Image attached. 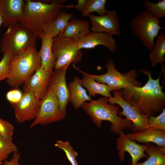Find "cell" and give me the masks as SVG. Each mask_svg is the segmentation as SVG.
I'll return each instance as SVG.
<instances>
[{"mask_svg": "<svg viewBox=\"0 0 165 165\" xmlns=\"http://www.w3.org/2000/svg\"><path fill=\"white\" fill-rule=\"evenodd\" d=\"M140 72L148 78L143 86H132L119 91L122 97L140 114L148 117L154 116L165 108V93L160 82L161 75L154 79L151 72L144 69Z\"/></svg>", "mask_w": 165, "mask_h": 165, "instance_id": "cell-1", "label": "cell"}, {"mask_svg": "<svg viewBox=\"0 0 165 165\" xmlns=\"http://www.w3.org/2000/svg\"><path fill=\"white\" fill-rule=\"evenodd\" d=\"M66 1L25 0L23 14L19 23L40 38L44 33V27L57 17Z\"/></svg>", "mask_w": 165, "mask_h": 165, "instance_id": "cell-2", "label": "cell"}, {"mask_svg": "<svg viewBox=\"0 0 165 165\" xmlns=\"http://www.w3.org/2000/svg\"><path fill=\"white\" fill-rule=\"evenodd\" d=\"M108 98L101 97L96 100L85 102L81 107L98 128L101 127L102 122L105 120L111 123L110 130L113 133L118 134L120 130L131 129L132 122L126 117L123 118L118 116L120 106L108 103Z\"/></svg>", "mask_w": 165, "mask_h": 165, "instance_id": "cell-3", "label": "cell"}, {"mask_svg": "<svg viewBox=\"0 0 165 165\" xmlns=\"http://www.w3.org/2000/svg\"><path fill=\"white\" fill-rule=\"evenodd\" d=\"M41 66L38 51L35 47H30L12 56L6 82L17 89Z\"/></svg>", "mask_w": 165, "mask_h": 165, "instance_id": "cell-4", "label": "cell"}, {"mask_svg": "<svg viewBox=\"0 0 165 165\" xmlns=\"http://www.w3.org/2000/svg\"><path fill=\"white\" fill-rule=\"evenodd\" d=\"M2 35L0 42V52L8 51L13 56L36 45L37 36L30 30L19 23L10 25Z\"/></svg>", "mask_w": 165, "mask_h": 165, "instance_id": "cell-5", "label": "cell"}, {"mask_svg": "<svg viewBox=\"0 0 165 165\" xmlns=\"http://www.w3.org/2000/svg\"><path fill=\"white\" fill-rule=\"evenodd\" d=\"M160 20L150 14L145 9L132 18L130 22L131 28L134 35L147 49L152 50L160 30L165 29L160 26Z\"/></svg>", "mask_w": 165, "mask_h": 165, "instance_id": "cell-6", "label": "cell"}, {"mask_svg": "<svg viewBox=\"0 0 165 165\" xmlns=\"http://www.w3.org/2000/svg\"><path fill=\"white\" fill-rule=\"evenodd\" d=\"M79 40L64 37L61 33L53 38L52 51L56 59L54 70L81 62L82 54L78 49Z\"/></svg>", "mask_w": 165, "mask_h": 165, "instance_id": "cell-7", "label": "cell"}, {"mask_svg": "<svg viewBox=\"0 0 165 165\" xmlns=\"http://www.w3.org/2000/svg\"><path fill=\"white\" fill-rule=\"evenodd\" d=\"M107 72L101 75L89 74L95 80L100 83H104L112 89L118 90L132 86H141L142 83L136 78L138 73L135 69H132L123 74L116 68L113 61L109 60L105 64Z\"/></svg>", "mask_w": 165, "mask_h": 165, "instance_id": "cell-8", "label": "cell"}, {"mask_svg": "<svg viewBox=\"0 0 165 165\" xmlns=\"http://www.w3.org/2000/svg\"><path fill=\"white\" fill-rule=\"evenodd\" d=\"M64 119L54 88L49 82L46 93L41 100L37 115L30 128L38 125H46Z\"/></svg>", "mask_w": 165, "mask_h": 165, "instance_id": "cell-9", "label": "cell"}, {"mask_svg": "<svg viewBox=\"0 0 165 165\" xmlns=\"http://www.w3.org/2000/svg\"><path fill=\"white\" fill-rule=\"evenodd\" d=\"M112 92L113 96L108 98V101L109 103L117 104L122 108L123 111H119L118 115L121 117L125 116L132 122L131 131L140 132L145 130L148 126V117L140 114L124 100L119 90H114Z\"/></svg>", "mask_w": 165, "mask_h": 165, "instance_id": "cell-10", "label": "cell"}, {"mask_svg": "<svg viewBox=\"0 0 165 165\" xmlns=\"http://www.w3.org/2000/svg\"><path fill=\"white\" fill-rule=\"evenodd\" d=\"M41 102V100H37L32 91H24L20 101L12 105L17 121L22 123L35 119Z\"/></svg>", "mask_w": 165, "mask_h": 165, "instance_id": "cell-11", "label": "cell"}, {"mask_svg": "<svg viewBox=\"0 0 165 165\" xmlns=\"http://www.w3.org/2000/svg\"><path fill=\"white\" fill-rule=\"evenodd\" d=\"M118 134L119 136L116 140V149L118 150L117 153L120 161H123L124 159L126 152H128L132 158L130 165H135L142 157L148 158V156L144 152L148 147L149 143L145 145L139 144L135 141L129 138L122 130L120 131Z\"/></svg>", "mask_w": 165, "mask_h": 165, "instance_id": "cell-12", "label": "cell"}, {"mask_svg": "<svg viewBox=\"0 0 165 165\" xmlns=\"http://www.w3.org/2000/svg\"><path fill=\"white\" fill-rule=\"evenodd\" d=\"M91 32H105L112 36L121 35L120 23L118 16L115 10H108L102 16L90 14Z\"/></svg>", "mask_w": 165, "mask_h": 165, "instance_id": "cell-13", "label": "cell"}, {"mask_svg": "<svg viewBox=\"0 0 165 165\" xmlns=\"http://www.w3.org/2000/svg\"><path fill=\"white\" fill-rule=\"evenodd\" d=\"M68 66L67 65L59 70L53 71L49 82L54 88L59 102L60 109L64 119L70 96V90L66 80V74Z\"/></svg>", "mask_w": 165, "mask_h": 165, "instance_id": "cell-14", "label": "cell"}, {"mask_svg": "<svg viewBox=\"0 0 165 165\" xmlns=\"http://www.w3.org/2000/svg\"><path fill=\"white\" fill-rule=\"evenodd\" d=\"M53 71H45L41 66L24 83V91H32L37 100H41L47 91Z\"/></svg>", "mask_w": 165, "mask_h": 165, "instance_id": "cell-15", "label": "cell"}, {"mask_svg": "<svg viewBox=\"0 0 165 165\" xmlns=\"http://www.w3.org/2000/svg\"><path fill=\"white\" fill-rule=\"evenodd\" d=\"M24 2L23 0H0V14L3 26L8 27L19 22L23 14Z\"/></svg>", "mask_w": 165, "mask_h": 165, "instance_id": "cell-16", "label": "cell"}, {"mask_svg": "<svg viewBox=\"0 0 165 165\" xmlns=\"http://www.w3.org/2000/svg\"><path fill=\"white\" fill-rule=\"evenodd\" d=\"M100 45L105 46L112 53L117 50V43L112 36L106 33L97 32H91L79 41L78 49H92Z\"/></svg>", "mask_w": 165, "mask_h": 165, "instance_id": "cell-17", "label": "cell"}, {"mask_svg": "<svg viewBox=\"0 0 165 165\" xmlns=\"http://www.w3.org/2000/svg\"><path fill=\"white\" fill-rule=\"evenodd\" d=\"M40 38L42 45L39 52L42 66L46 71H52L55 66L56 59L52 51L53 34L52 32L43 33Z\"/></svg>", "mask_w": 165, "mask_h": 165, "instance_id": "cell-18", "label": "cell"}, {"mask_svg": "<svg viewBox=\"0 0 165 165\" xmlns=\"http://www.w3.org/2000/svg\"><path fill=\"white\" fill-rule=\"evenodd\" d=\"M72 65L73 68L78 70L83 75V78L81 79V84L82 86L87 89L88 95L90 97L95 96L97 94L108 98L112 97L110 93L113 90L112 89L105 83L97 82L89 74L80 70L75 64Z\"/></svg>", "mask_w": 165, "mask_h": 165, "instance_id": "cell-19", "label": "cell"}, {"mask_svg": "<svg viewBox=\"0 0 165 165\" xmlns=\"http://www.w3.org/2000/svg\"><path fill=\"white\" fill-rule=\"evenodd\" d=\"M126 135L130 139L140 143L152 142L158 146L165 147V130L149 129L143 132H133Z\"/></svg>", "mask_w": 165, "mask_h": 165, "instance_id": "cell-20", "label": "cell"}, {"mask_svg": "<svg viewBox=\"0 0 165 165\" xmlns=\"http://www.w3.org/2000/svg\"><path fill=\"white\" fill-rule=\"evenodd\" d=\"M90 32L88 21L77 18L70 20L64 31L61 33L64 37L79 41Z\"/></svg>", "mask_w": 165, "mask_h": 165, "instance_id": "cell-21", "label": "cell"}, {"mask_svg": "<svg viewBox=\"0 0 165 165\" xmlns=\"http://www.w3.org/2000/svg\"><path fill=\"white\" fill-rule=\"evenodd\" d=\"M68 86L70 92L69 101L76 110L78 109L86 101L93 100L82 86L81 79L79 77L75 76Z\"/></svg>", "mask_w": 165, "mask_h": 165, "instance_id": "cell-22", "label": "cell"}, {"mask_svg": "<svg viewBox=\"0 0 165 165\" xmlns=\"http://www.w3.org/2000/svg\"><path fill=\"white\" fill-rule=\"evenodd\" d=\"M73 19V13H67L64 10H62L55 19L44 27V33L52 32L53 38L56 37L63 32L69 21Z\"/></svg>", "mask_w": 165, "mask_h": 165, "instance_id": "cell-23", "label": "cell"}, {"mask_svg": "<svg viewBox=\"0 0 165 165\" xmlns=\"http://www.w3.org/2000/svg\"><path fill=\"white\" fill-rule=\"evenodd\" d=\"M153 50L150 51L149 58L152 68L157 64L161 65L165 62V34L161 32L157 36Z\"/></svg>", "mask_w": 165, "mask_h": 165, "instance_id": "cell-24", "label": "cell"}, {"mask_svg": "<svg viewBox=\"0 0 165 165\" xmlns=\"http://www.w3.org/2000/svg\"><path fill=\"white\" fill-rule=\"evenodd\" d=\"M145 152L148 156L147 160L141 163H137L135 165H165V155L158 151L153 145L149 143Z\"/></svg>", "mask_w": 165, "mask_h": 165, "instance_id": "cell-25", "label": "cell"}, {"mask_svg": "<svg viewBox=\"0 0 165 165\" xmlns=\"http://www.w3.org/2000/svg\"><path fill=\"white\" fill-rule=\"evenodd\" d=\"M106 0H87L82 10V16H88L93 12H96L99 16L105 14L108 11L106 8Z\"/></svg>", "mask_w": 165, "mask_h": 165, "instance_id": "cell-26", "label": "cell"}, {"mask_svg": "<svg viewBox=\"0 0 165 165\" xmlns=\"http://www.w3.org/2000/svg\"><path fill=\"white\" fill-rule=\"evenodd\" d=\"M143 5L145 9L153 17L159 19L165 17V0L159 1L156 3L145 0Z\"/></svg>", "mask_w": 165, "mask_h": 165, "instance_id": "cell-27", "label": "cell"}, {"mask_svg": "<svg viewBox=\"0 0 165 165\" xmlns=\"http://www.w3.org/2000/svg\"><path fill=\"white\" fill-rule=\"evenodd\" d=\"M18 152V148L12 141L0 135V160H5L11 153Z\"/></svg>", "mask_w": 165, "mask_h": 165, "instance_id": "cell-28", "label": "cell"}, {"mask_svg": "<svg viewBox=\"0 0 165 165\" xmlns=\"http://www.w3.org/2000/svg\"><path fill=\"white\" fill-rule=\"evenodd\" d=\"M54 145L64 151L68 160L72 165H78L76 160L78 153L74 150L68 141H64L58 140Z\"/></svg>", "mask_w": 165, "mask_h": 165, "instance_id": "cell-29", "label": "cell"}, {"mask_svg": "<svg viewBox=\"0 0 165 165\" xmlns=\"http://www.w3.org/2000/svg\"><path fill=\"white\" fill-rule=\"evenodd\" d=\"M148 118V126L146 130L154 129L165 130V108L158 116H151Z\"/></svg>", "mask_w": 165, "mask_h": 165, "instance_id": "cell-30", "label": "cell"}, {"mask_svg": "<svg viewBox=\"0 0 165 165\" xmlns=\"http://www.w3.org/2000/svg\"><path fill=\"white\" fill-rule=\"evenodd\" d=\"M3 54V57L0 61V82L8 78L10 63L13 56L8 51Z\"/></svg>", "mask_w": 165, "mask_h": 165, "instance_id": "cell-31", "label": "cell"}, {"mask_svg": "<svg viewBox=\"0 0 165 165\" xmlns=\"http://www.w3.org/2000/svg\"><path fill=\"white\" fill-rule=\"evenodd\" d=\"M14 131V127L9 122L0 118V135L10 140Z\"/></svg>", "mask_w": 165, "mask_h": 165, "instance_id": "cell-32", "label": "cell"}, {"mask_svg": "<svg viewBox=\"0 0 165 165\" xmlns=\"http://www.w3.org/2000/svg\"><path fill=\"white\" fill-rule=\"evenodd\" d=\"M23 94L22 92L17 89H13L8 91L6 94V98L11 104H16L21 99Z\"/></svg>", "mask_w": 165, "mask_h": 165, "instance_id": "cell-33", "label": "cell"}, {"mask_svg": "<svg viewBox=\"0 0 165 165\" xmlns=\"http://www.w3.org/2000/svg\"><path fill=\"white\" fill-rule=\"evenodd\" d=\"M20 154L18 152L13 153L11 159L9 161L4 160L3 165H20L19 163Z\"/></svg>", "mask_w": 165, "mask_h": 165, "instance_id": "cell-34", "label": "cell"}, {"mask_svg": "<svg viewBox=\"0 0 165 165\" xmlns=\"http://www.w3.org/2000/svg\"><path fill=\"white\" fill-rule=\"evenodd\" d=\"M87 0H78L77 4L76 5L70 4L68 5L63 6V8L66 9L71 8H74L78 10L79 11L82 12L86 3Z\"/></svg>", "mask_w": 165, "mask_h": 165, "instance_id": "cell-35", "label": "cell"}, {"mask_svg": "<svg viewBox=\"0 0 165 165\" xmlns=\"http://www.w3.org/2000/svg\"><path fill=\"white\" fill-rule=\"evenodd\" d=\"M155 148L158 151L165 155V147H161L157 146Z\"/></svg>", "mask_w": 165, "mask_h": 165, "instance_id": "cell-36", "label": "cell"}, {"mask_svg": "<svg viewBox=\"0 0 165 165\" xmlns=\"http://www.w3.org/2000/svg\"><path fill=\"white\" fill-rule=\"evenodd\" d=\"M2 22H3L2 19L1 15L0 14V28L1 25L2 24Z\"/></svg>", "mask_w": 165, "mask_h": 165, "instance_id": "cell-37", "label": "cell"}, {"mask_svg": "<svg viewBox=\"0 0 165 165\" xmlns=\"http://www.w3.org/2000/svg\"><path fill=\"white\" fill-rule=\"evenodd\" d=\"M2 161L0 160V165H2Z\"/></svg>", "mask_w": 165, "mask_h": 165, "instance_id": "cell-38", "label": "cell"}]
</instances>
